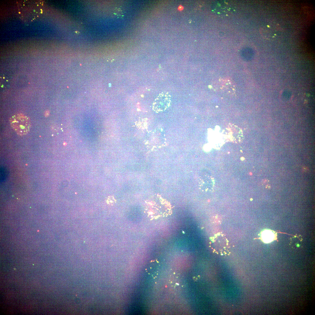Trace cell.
Returning <instances> with one entry per match:
<instances>
[{
  "mask_svg": "<svg viewBox=\"0 0 315 315\" xmlns=\"http://www.w3.org/2000/svg\"><path fill=\"white\" fill-rule=\"evenodd\" d=\"M11 126L17 134L20 136L27 134L31 126L29 117L22 114L13 115L9 119Z\"/></svg>",
  "mask_w": 315,
  "mask_h": 315,
  "instance_id": "6da1fadb",
  "label": "cell"
},
{
  "mask_svg": "<svg viewBox=\"0 0 315 315\" xmlns=\"http://www.w3.org/2000/svg\"><path fill=\"white\" fill-rule=\"evenodd\" d=\"M41 6L38 2L24 1L19 6V14L22 19L32 20L41 13Z\"/></svg>",
  "mask_w": 315,
  "mask_h": 315,
  "instance_id": "7a4b0ae2",
  "label": "cell"
},
{
  "mask_svg": "<svg viewBox=\"0 0 315 315\" xmlns=\"http://www.w3.org/2000/svg\"><path fill=\"white\" fill-rule=\"evenodd\" d=\"M171 101V96L168 93L162 92L155 99L152 104V108L157 113L164 111L169 106Z\"/></svg>",
  "mask_w": 315,
  "mask_h": 315,
  "instance_id": "3957f363",
  "label": "cell"
},
{
  "mask_svg": "<svg viewBox=\"0 0 315 315\" xmlns=\"http://www.w3.org/2000/svg\"><path fill=\"white\" fill-rule=\"evenodd\" d=\"M234 10L232 5L225 1H218L213 7V10L219 16L229 15Z\"/></svg>",
  "mask_w": 315,
  "mask_h": 315,
  "instance_id": "277c9868",
  "label": "cell"
},
{
  "mask_svg": "<svg viewBox=\"0 0 315 315\" xmlns=\"http://www.w3.org/2000/svg\"><path fill=\"white\" fill-rule=\"evenodd\" d=\"M218 90L225 94L233 95L235 91V86L233 82L228 79H220L218 84Z\"/></svg>",
  "mask_w": 315,
  "mask_h": 315,
  "instance_id": "5b68a950",
  "label": "cell"
},
{
  "mask_svg": "<svg viewBox=\"0 0 315 315\" xmlns=\"http://www.w3.org/2000/svg\"><path fill=\"white\" fill-rule=\"evenodd\" d=\"M214 183L213 178L208 175H204L200 177L199 180L200 188L203 191H210L213 189Z\"/></svg>",
  "mask_w": 315,
  "mask_h": 315,
  "instance_id": "8992f818",
  "label": "cell"
},
{
  "mask_svg": "<svg viewBox=\"0 0 315 315\" xmlns=\"http://www.w3.org/2000/svg\"><path fill=\"white\" fill-rule=\"evenodd\" d=\"M276 234L271 230H265L261 234V239L264 243H270L277 239Z\"/></svg>",
  "mask_w": 315,
  "mask_h": 315,
  "instance_id": "52a82bcc",
  "label": "cell"
},
{
  "mask_svg": "<svg viewBox=\"0 0 315 315\" xmlns=\"http://www.w3.org/2000/svg\"><path fill=\"white\" fill-rule=\"evenodd\" d=\"M6 170H1V180L3 181L6 179L7 173Z\"/></svg>",
  "mask_w": 315,
  "mask_h": 315,
  "instance_id": "ba28073f",
  "label": "cell"
},
{
  "mask_svg": "<svg viewBox=\"0 0 315 315\" xmlns=\"http://www.w3.org/2000/svg\"><path fill=\"white\" fill-rule=\"evenodd\" d=\"M116 14L118 16L122 17L123 15V12L121 9L118 8H116Z\"/></svg>",
  "mask_w": 315,
  "mask_h": 315,
  "instance_id": "9c48e42d",
  "label": "cell"
},
{
  "mask_svg": "<svg viewBox=\"0 0 315 315\" xmlns=\"http://www.w3.org/2000/svg\"><path fill=\"white\" fill-rule=\"evenodd\" d=\"M49 114V112L48 111H46L45 112V115L46 117H48Z\"/></svg>",
  "mask_w": 315,
  "mask_h": 315,
  "instance_id": "30bf717a",
  "label": "cell"
},
{
  "mask_svg": "<svg viewBox=\"0 0 315 315\" xmlns=\"http://www.w3.org/2000/svg\"><path fill=\"white\" fill-rule=\"evenodd\" d=\"M176 284H177V285H179V284H178V283H176Z\"/></svg>",
  "mask_w": 315,
  "mask_h": 315,
  "instance_id": "8fae6325",
  "label": "cell"
}]
</instances>
